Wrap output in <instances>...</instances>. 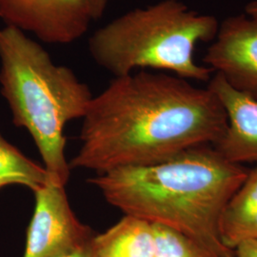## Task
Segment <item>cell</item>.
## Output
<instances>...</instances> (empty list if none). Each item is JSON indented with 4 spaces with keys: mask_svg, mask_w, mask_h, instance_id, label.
Masks as SVG:
<instances>
[{
    "mask_svg": "<svg viewBox=\"0 0 257 257\" xmlns=\"http://www.w3.org/2000/svg\"><path fill=\"white\" fill-rule=\"evenodd\" d=\"M228 125L217 96L176 75L141 71L114 77L92 101L69 163L97 175L160 163L214 145Z\"/></svg>",
    "mask_w": 257,
    "mask_h": 257,
    "instance_id": "1",
    "label": "cell"
},
{
    "mask_svg": "<svg viewBox=\"0 0 257 257\" xmlns=\"http://www.w3.org/2000/svg\"><path fill=\"white\" fill-rule=\"evenodd\" d=\"M248 173L212 145H203L160 163L114 169L89 182L125 214L180 231L216 257H233L221 240L219 223Z\"/></svg>",
    "mask_w": 257,
    "mask_h": 257,
    "instance_id": "2",
    "label": "cell"
},
{
    "mask_svg": "<svg viewBox=\"0 0 257 257\" xmlns=\"http://www.w3.org/2000/svg\"><path fill=\"white\" fill-rule=\"evenodd\" d=\"M0 85L15 125L30 133L49 179L66 186L71 167L65 126L85 116L93 97L90 88L71 69L55 64L37 41L10 26L0 28Z\"/></svg>",
    "mask_w": 257,
    "mask_h": 257,
    "instance_id": "3",
    "label": "cell"
},
{
    "mask_svg": "<svg viewBox=\"0 0 257 257\" xmlns=\"http://www.w3.org/2000/svg\"><path fill=\"white\" fill-rule=\"evenodd\" d=\"M218 28L213 16L192 11L180 0H162L132 10L95 31L89 52L114 77L149 68L209 82L213 71L197 64L193 52L199 42L212 41Z\"/></svg>",
    "mask_w": 257,
    "mask_h": 257,
    "instance_id": "4",
    "label": "cell"
},
{
    "mask_svg": "<svg viewBox=\"0 0 257 257\" xmlns=\"http://www.w3.org/2000/svg\"><path fill=\"white\" fill-rule=\"evenodd\" d=\"M34 193L23 257H62L90 245L94 234L74 214L65 186L49 179Z\"/></svg>",
    "mask_w": 257,
    "mask_h": 257,
    "instance_id": "5",
    "label": "cell"
},
{
    "mask_svg": "<svg viewBox=\"0 0 257 257\" xmlns=\"http://www.w3.org/2000/svg\"><path fill=\"white\" fill-rule=\"evenodd\" d=\"M0 19L55 45L80 39L94 20L89 0H0Z\"/></svg>",
    "mask_w": 257,
    "mask_h": 257,
    "instance_id": "6",
    "label": "cell"
},
{
    "mask_svg": "<svg viewBox=\"0 0 257 257\" xmlns=\"http://www.w3.org/2000/svg\"><path fill=\"white\" fill-rule=\"evenodd\" d=\"M203 62L232 88L257 99V16L224 19Z\"/></svg>",
    "mask_w": 257,
    "mask_h": 257,
    "instance_id": "7",
    "label": "cell"
},
{
    "mask_svg": "<svg viewBox=\"0 0 257 257\" xmlns=\"http://www.w3.org/2000/svg\"><path fill=\"white\" fill-rule=\"evenodd\" d=\"M207 87L219 99L228 121L223 137L213 147L231 163L256 164V98L235 90L217 73Z\"/></svg>",
    "mask_w": 257,
    "mask_h": 257,
    "instance_id": "8",
    "label": "cell"
},
{
    "mask_svg": "<svg viewBox=\"0 0 257 257\" xmlns=\"http://www.w3.org/2000/svg\"><path fill=\"white\" fill-rule=\"evenodd\" d=\"M92 257H154L153 226L148 221L125 214L115 225L90 243Z\"/></svg>",
    "mask_w": 257,
    "mask_h": 257,
    "instance_id": "9",
    "label": "cell"
},
{
    "mask_svg": "<svg viewBox=\"0 0 257 257\" xmlns=\"http://www.w3.org/2000/svg\"><path fill=\"white\" fill-rule=\"evenodd\" d=\"M219 231L223 244L230 249L257 240V163L225 206Z\"/></svg>",
    "mask_w": 257,
    "mask_h": 257,
    "instance_id": "10",
    "label": "cell"
},
{
    "mask_svg": "<svg viewBox=\"0 0 257 257\" xmlns=\"http://www.w3.org/2000/svg\"><path fill=\"white\" fill-rule=\"evenodd\" d=\"M49 180L44 167L38 165L0 134V189L9 185H21L34 193Z\"/></svg>",
    "mask_w": 257,
    "mask_h": 257,
    "instance_id": "11",
    "label": "cell"
},
{
    "mask_svg": "<svg viewBox=\"0 0 257 257\" xmlns=\"http://www.w3.org/2000/svg\"><path fill=\"white\" fill-rule=\"evenodd\" d=\"M155 239L154 257H216L195 240L159 224H152Z\"/></svg>",
    "mask_w": 257,
    "mask_h": 257,
    "instance_id": "12",
    "label": "cell"
},
{
    "mask_svg": "<svg viewBox=\"0 0 257 257\" xmlns=\"http://www.w3.org/2000/svg\"><path fill=\"white\" fill-rule=\"evenodd\" d=\"M233 250V257H257V240L242 242Z\"/></svg>",
    "mask_w": 257,
    "mask_h": 257,
    "instance_id": "13",
    "label": "cell"
},
{
    "mask_svg": "<svg viewBox=\"0 0 257 257\" xmlns=\"http://www.w3.org/2000/svg\"><path fill=\"white\" fill-rule=\"evenodd\" d=\"M93 19H100L107 6V0H89Z\"/></svg>",
    "mask_w": 257,
    "mask_h": 257,
    "instance_id": "14",
    "label": "cell"
},
{
    "mask_svg": "<svg viewBox=\"0 0 257 257\" xmlns=\"http://www.w3.org/2000/svg\"><path fill=\"white\" fill-rule=\"evenodd\" d=\"M62 257H92L90 245H88L85 248H80L78 250H75L74 252Z\"/></svg>",
    "mask_w": 257,
    "mask_h": 257,
    "instance_id": "15",
    "label": "cell"
},
{
    "mask_svg": "<svg viewBox=\"0 0 257 257\" xmlns=\"http://www.w3.org/2000/svg\"><path fill=\"white\" fill-rule=\"evenodd\" d=\"M245 13L250 16H257V0H251L245 7Z\"/></svg>",
    "mask_w": 257,
    "mask_h": 257,
    "instance_id": "16",
    "label": "cell"
}]
</instances>
